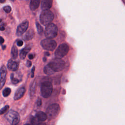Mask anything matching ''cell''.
<instances>
[{
  "mask_svg": "<svg viewBox=\"0 0 125 125\" xmlns=\"http://www.w3.org/2000/svg\"><path fill=\"white\" fill-rule=\"evenodd\" d=\"M61 108L58 104H50L46 110V114L48 120H51L56 118L59 114Z\"/></svg>",
  "mask_w": 125,
  "mask_h": 125,
  "instance_id": "cell-1",
  "label": "cell"
},
{
  "mask_svg": "<svg viewBox=\"0 0 125 125\" xmlns=\"http://www.w3.org/2000/svg\"><path fill=\"white\" fill-rule=\"evenodd\" d=\"M54 19V14L49 10H43L41 13L40 21L43 25H47L51 23Z\"/></svg>",
  "mask_w": 125,
  "mask_h": 125,
  "instance_id": "cell-2",
  "label": "cell"
},
{
  "mask_svg": "<svg viewBox=\"0 0 125 125\" xmlns=\"http://www.w3.org/2000/svg\"><path fill=\"white\" fill-rule=\"evenodd\" d=\"M48 64L55 72L62 71L64 67L65 62L61 58L56 57L52 59Z\"/></svg>",
  "mask_w": 125,
  "mask_h": 125,
  "instance_id": "cell-3",
  "label": "cell"
},
{
  "mask_svg": "<svg viewBox=\"0 0 125 125\" xmlns=\"http://www.w3.org/2000/svg\"><path fill=\"white\" fill-rule=\"evenodd\" d=\"M53 91V85L51 82L45 81L42 83L41 87V92L42 96L47 98L51 96Z\"/></svg>",
  "mask_w": 125,
  "mask_h": 125,
  "instance_id": "cell-4",
  "label": "cell"
},
{
  "mask_svg": "<svg viewBox=\"0 0 125 125\" xmlns=\"http://www.w3.org/2000/svg\"><path fill=\"white\" fill-rule=\"evenodd\" d=\"M5 118L11 125H18L20 120L19 114L13 110L9 111L5 115Z\"/></svg>",
  "mask_w": 125,
  "mask_h": 125,
  "instance_id": "cell-5",
  "label": "cell"
},
{
  "mask_svg": "<svg viewBox=\"0 0 125 125\" xmlns=\"http://www.w3.org/2000/svg\"><path fill=\"white\" fill-rule=\"evenodd\" d=\"M58 33V28L54 23H50L46 25L44 34L48 39H53L55 38Z\"/></svg>",
  "mask_w": 125,
  "mask_h": 125,
  "instance_id": "cell-6",
  "label": "cell"
},
{
  "mask_svg": "<svg viewBox=\"0 0 125 125\" xmlns=\"http://www.w3.org/2000/svg\"><path fill=\"white\" fill-rule=\"evenodd\" d=\"M41 45L42 48L45 50L53 51L56 47L57 43L54 40L47 38L41 41Z\"/></svg>",
  "mask_w": 125,
  "mask_h": 125,
  "instance_id": "cell-7",
  "label": "cell"
},
{
  "mask_svg": "<svg viewBox=\"0 0 125 125\" xmlns=\"http://www.w3.org/2000/svg\"><path fill=\"white\" fill-rule=\"evenodd\" d=\"M69 47L66 43L60 44L57 48L55 52V55L57 58H61L64 57L68 52Z\"/></svg>",
  "mask_w": 125,
  "mask_h": 125,
  "instance_id": "cell-8",
  "label": "cell"
},
{
  "mask_svg": "<svg viewBox=\"0 0 125 125\" xmlns=\"http://www.w3.org/2000/svg\"><path fill=\"white\" fill-rule=\"evenodd\" d=\"M29 26V22L27 20H25L22 22L17 27L16 31V35L18 36H21L23 33H24Z\"/></svg>",
  "mask_w": 125,
  "mask_h": 125,
  "instance_id": "cell-9",
  "label": "cell"
},
{
  "mask_svg": "<svg viewBox=\"0 0 125 125\" xmlns=\"http://www.w3.org/2000/svg\"><path fill=\"white\" fill-rule=\"evenodd\" d=\"M7 74V69L4 65H2L0 68V89H1L5 84Z\"/></svg>",
  "mask_w": 125,
  "mask_h": 125,
  "instance_id": "cell-10",
  "label": "cell"
},
{
  "mask_svg": "<svg viewBox=\"0 0 125 125\" xmlns=\"http://www.w3.org/2000/svg\"><path fill=\"white\" fill-rule=\"evenodd\" d=\"M19 65V63L18 62L14 61L12 59H10L7 62V68L9 70L15 71L18 69Z\"/></svg>",
  "mask_w": 125,
  "mask_h": 125,
  "instance_id": "cell-11",
  "label": "cell"
},
{
  "mask_svg": "<svg viewBox=\"0 0 125 125\" xmlns=\"http://www.w3.org/2000/svg\"><path fill=\"white\" fill-rule=\"evenodd\" d=\"M25 92V89L24 87H21L19 88H18L17 91H16L14 96V100H18L21 98Z\"/></svg>",
  "mask_w": 125,
  "mask_h": 125,
  "instance_id": "cell-12",
  "label": "cell"
},
{
  "mask_svg": "<svg viewBox=\"0 0 125 125\" xmlns=\"http://www.w3.org/2000/svg\"><path fill=\"white\" fill-rule=\"evenodd\" d=\"M53 0H42L41 8L43 10H49L52 5Z\"/></svg>",
  "mask_w": 125,
  "mask_h": 125,
  "instance_id": "cell-13",
  "label": "cell"
},
{
  "mask_svg": "<svg viewBox=\"0 0 125 125\" xmlns=\"http://www.w3.org/2000/svg\"><path fill=\"white\" fill-rule=\"evenodd\" d=\"M35 35V32L33 29H30L28 30L23 36V39L25 41L31 40Z\"/></svg>",
  "mask_w": 125,
  "mask_h": 125,
  "instance_id": "cell-14",
  "label": "cell"
},
{
  "mask_svg": "<svg viewBox=\"0 0 125 125\" xmlns=\"http://www.w3.org/2000/svg\"><path fill=\"white\" fill-rule=\"evenodd\" d=\"M10 79L13 84H17L21 81V76L20 75V74H16L13 73L11 74Z\"/></svg>",
  "mask_w": 125,
  "mask_h": 125,
  "instance_id": "cell-15",
  "label": "cell"
},
{
  "mask_svg": "<svg viewBox=\"0 0 125 125\" xmlns=\"http://www.w3.org/2000/svg\"><path fill=\"white\" fill-rule=\"evenodd\" d=\"M31 46L30 45L26 46L24 48H23L20 53V57L21 60H23L26 57L27 54L30 51Z\"/></svg>",
  "mask_w": 125,
  "mask_h": 125,
  "instance_id": "cell-16",
  "label": "cell"
},
{
  "mask_svg": "<svg viewBox=\"0 0 125 125\" xmlns=\"http://www.w3.org/2000/svg\"><path fill=\"white\" fill-rule=\"evenodd\" d=\"M41 0H31L30 2V8L31 10H35L37 9L40 3Z\"/></svg>",
  "mask_w": 125,
  "mask_h": 125,
  "instance_id": "cell-17",
  "label": "cell"
},
{
  "mask_svg": "<svg viewBox=\"0 0 125 125\" xmlns=\"http://www.w3.org/2000/svg\"><path fill=\"white\" fill-rule=\"evenodd\" d=\"M36 116L41 122H44L47 118L46 113L42 111L38 112L36 114Z\"/></svg>",
  "mask_w": 125,
  "mask_h": 125,
  "instance_id": "cell-18",
  "label": "cell"
},
{
  "mask_svg": "<svg viewBox=\"0 0 125 125\" xmlns=\"http://www.w3.org/2000/svg\"><path fill=\"white\" fill-rule=\"evenodd\" d=\"M43 71L45 74H46V75H48L53 74L55 72L48 64L44 66V67L43 68Z\"/></svg>",
  "mask_w": 125,
  "mask_h": 125,
  "instance_id": "cell-19",
  "label": "cell"
},
{
  "mask_svg": "<svg viewBox=\"0 0 125 125\" xmlns=\"http://www.w3.org/2000/svg\"><path fill=\"white\" fill-rule=\"evenodd\" d=\"M11 54L12 55V57L13 59L17 58L18 55V51L17 47L15 45H13L11 49Z\"/></svg>",
  "mask_w": 125,
  "mask_h": 125,
  "instance_id": "cell-20",
  "label": "cell"
},
{
  "mask_svg": "<svg viewBox=\"0 0 125 125\" xmlns=\"http://www.w3.org/2000/svg\"><path fill=\"white\" fill-rule=\"evenodd\" d=\"M30 122L32 125H39L41 123V121L35 116H31L30 118Z\"/></svg>",
  "mask_w": 125,
  "mask_h": 125,
  "instance_id": "cell-21",
  "label": "cell"
},
{
  "mask_svg": "<svg viewBox=\"0 0 125 125\" xmlns=\"http://www.w3.org/2000/svg\"><path fill=\"white\" fill-rule=\"evenodd\" d=\"M36 82H33L32 83L31 85V87L30 88V96L33 97L35 93V90H36Z\"/></svg>",
  "mask_w": 125,
  "mask_h": 125,
  "instance_id": "cell-22",
  "label": "cell"
},
{
  "mask_svg": "<svg viewBox=\"0 0 125 125\" xmlns=\"http://www.w3.org/2000/svg\"><path fill=\"white\" fill-rule=\"evenodd\" d=\"M11 89L10 88L6 87L2 91V95L4 97H6L10 95V94L11 93Z\"/></svg>",
  "mask_w": 125,
  "mask_h": 125,
  "instance_id": "cell-23",
  "label": "cell"
},
{
  "mask_svg": "<svg viewBox=\"0 0 125 125\" xmlns=\"http://www.w3.org/2000/svg\"><path fill=\"white\" fill-rule=\"evenodd\" d=\"M36 27H37V31H38V33L40 34V35H42L43 33V28L42 27V26L40 24V23L38 22H36Z\"/></svg>",
  "mask_w": 125,
  "mask_h": 125,
  "instance_id": "cell-24",
  "label": "cell"
},
{
  "mask_svg": "<svg viewBox=\"0 0 125 125\" xmlns=\"http://www.w3.org/2000/svg\"><path fill=\"white\" fill-rule=\"evenodd\" d=\"M9 108V106L8 105H6L4 107H3L1 109H0V115L3 114L4 113H5L8 110Z\"/></svg>",
  "mask_w": 125,
  "mask_h": 125,
  "instance_id": "cell-25",
  "label": "cell"
},
{
  "mask_svg": "<svg viewBox=\"0 0 125 125\" xmlns=\"http://www.w3.org/2000/svg\"><path fill=\"white\" fill-rule=\"evenodd\" d=\"M3 10L7 13H9L11 11V8L10 6H5L3 7Z\"/></svg>",
  "mask_w": 125,
  "mask_h": 125,
  "instance_id": "cell-26",
  "label": "cell"
},
{
  "mask_svg": "<svg viewBox=\"0 0 125 125\" xmlns=\"http://www.w3.org/2000/svg\"><path fill=\"white\" fill-rule=\"evenodd\" d=\"M5 24L2 21L1 19H0V30L3 31L5 29Z\"/></svg>",
  "mask_w": 125,
  "mask_h": 125,
  "instance_id": "cell-27",
  "label": "cell"
},
{
  "mask_svg": "<svg viewBox=\"0 0 125 125\" xmlns=\"http://www.w3.org/2000/svg\"><path fill=\"white\" fill-rule=\"evenodd\" d=\"M23 42L21 40H19L17 42V44L19 46H21L23 45Z\"/></svg>",
  "mask_w": 125,
  "mask_h": 125,
  "instance_id": "cell-28",
  "label": "cell"
},
{
  "mask_svg": "<svg viewBox=\"0 0 125 125\" xmlns=\"http://www.w3.org/2000/svg\"><path fill=\"white\" fill-rule=\"evenodd\" d=\"M35 66H33L31 69V77L32 78H33L34 76V71H35Z\"/></svg>",
  "mask_w": 125,
  "mask_h": 125,
  "instance_id": "cell-29",
  "label": "cell"
},
{
  "mask_svg": "<svg viewBox=\"0 0 125 125\" xmlns=\"http://www.w3.org/2000/svg\"><path fill=\"white\" fill-rule=\"evenodd\" d=\"M37 104L38 106H40L42 104V100L41 99L38 98L37 101Z\"/></svg>",
  "mask_w": 125,
  "mask_h": 125,
  "instance_id": "cell-30",
  "label": "cell"
},
{
  "mask_svg": "<svg viewBox=\"0 0 125 125\" xmlns=\"http://www.w3.org/2000/svg\"><path fill=\"white\" fill-rule=\"evenodd\" d=\"M31 64H32V62L31 61H27L26 62V66L28 67H30L31 66Z\"/></svg>",
  "mask_w": 125,
  "mask_h": 125,
  "instance_id": "cell-31",
  "label": "cell"
},
{
  "mask_svg": "<svg viewBox=\"0 0 125 125\" xmlns=\"http://www.w3.org/2000/svg\"><path fill=\"white\" fill-rule=\"evenodd\" d=\"M34 57H35V55H33V54H29V55H28V58H29V59H30V60L33 59L34 58Z\"/></svg>",
  "mask_w": 125,
  "mask_h": 125,
  "instance_id": "cell-32",
  "label": "cell"
},
{
  "mask_svg": "<svg viewBox=\"0 0 125 125\" xmlns=\"http://www.w3.org/2000/svg\"><path fill=\"white\" fill-rule=\"evenodd\" d=\"M4 42V39H3L2 37L0 36V44H2Z\"/></svg>",
  "mask_w": 125,
  "mask_h": 125,
  "instance_id": "cell-33",
  "label": "cell"
},
{
  "mask_svg": "<svg viewBox=\"0 0 125 125\" xmlns=\"http://www.w3.org/2000/svg\"><path fill=\"white\" fill-rule=\"evenodd\" d=\"M5 1V0H0V3H4Z\"/></svg>",
  "mask_w": 125,
  "mask_h": 125,
  "instance_id": "cell-34",
  "label": "cell"
},
{
  "mask_svg": "<svg viewBox=\"0 0 125 125\" xmlns=\"http://www.w3.org/2000/svg\"><path fill=\"white\" fill-rule=\"evenodd\" d=\"M39 125H47L45 124V123H41Z\"/></svg>",
  "mask_w": 125,
  "mask_h": 125,
  "instance_id": "cell-35",
  "label": "cell"
},
{
  "mask_svg": "<svg viewBox=\"0 0 125 125\" xmlns=\"http://www.w3.org/2000/svg\"><path fill=\"white\" fill-rule=\"evenodd\" d=\"M45 54L47 56H49V53H48V52H45Z\"/></svg>",
  "mask_w": 125,
  "mask_h": 125,
  "instance_id": "cell-36",
  "label": "cell"
},
{
  "mask_svg": "<svg viewBox=\"0 0 125 125\" xmlns=\"http://www.w3.org/2000/svg\"><path fill=\"white\" fill-rule=\"evenodd\" d=\"M5 47H6V46H5V45L2 46V49H4L5 48Z\"/></svg>",
  "mask_w": 125,
  "mask_h": 125,
  "instance_id": "cell-37",
  "label": "cell"
},
{
  "mask_svg": "<svg viewBox=\"0 0 125 125\" xmlns=\"http://www.w3.org/2000/svg\"><path fill=\"white\" fill-rule=\"evenodd\" d=\"M43 61H44V62H45V61H46V58H43Z\"/></svg>",
  "mask_w": 125,
  "mask_h": 125,
  "instance_id": "cell-38",
  "label": "cell"
},
{
  "mask_svg": "<svg viewBox=\"0 0 125 125\" xmlns=\"http://www.w3.org/2000/svg\"><path fill=\"white\" fill-rule=\"evenodd\" d=\"M32 125L29 124H25V125Z\"/></svg>",
  "mask_w": 125,
  "mask_h": 125,
  "instance_id": "cell-39",
  "label": "cell"
},
{
  "mask_svg": "<svg viewBox=\"0 0 125 125\" xmlns=\"http://www.w3.org/2000/svg\"><path fill=\"white\" fill-rule=\"evenodd\" d=\"M11 0V1H15L16 0Z\"/></svg>",
  "mask_w": 125,
  "mask_h": 125,
  "instance_id": "cell-40",
  "label": "cell"
}]
</instances>
